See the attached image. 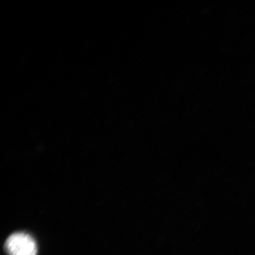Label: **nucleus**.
I'll return each mask as SVG.
<instances>
[{"label": "nucleus", "instance_id": "f257e3e1", "mask_svg": "<svg viewBox=\"0 0 255 255\" xmlns=\"http://www.w3.org/2000/svg\"><path fill=\"white\" fill-rule=\"evenodd\" d=\"M8 255H37L36 241L30 235L23 232H17L9 236L5 244Z\"/></svg>", "mask_w": 255, "mask_h": 255}]
</instances>
